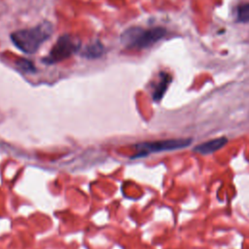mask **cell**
I'll return each mask as SVG.
<instances>
[{
  "label": "cell",
  "instance_id": "7",
  "mask_svg": "<svg viewBox=\"0 0 249 249\" xmlns=\"http://www.w3.org/2000/svg\"><path fill=\"white\" fill-rule=\"evenodd\" d=\"M82 53L88 58H96L104 53V47L99 41H96L95 43L87 46Z\"/></svg>",
  "mask_w": 249,
  "mask_h": 249
},
{
  "label": "cell",
  "instance_id": "9",
  "mask_svg": "<svg viewBox=\"0 0 249 249\" xmlns=\"http://www.w3.org/2000/svg\"><path fill=\"white\" fill-rule=\"evenodd\" d=\"M18 64V66L24 70V71H34L35 67L33 66V64L31 63V61L27 60V59H20L19 61L17 62Z\"/></svg>",
  "mask_w": 249,
  "mask_h": 249
},
{
  "label": "cell",
  "instance_id": "2",
  "mask_svg": "<svg viewBox=\"0 0 249 249\" xmlns=\"http://www.w3.org/2000/svg\"><path fill=\"white\" fill-rule=\"evenodd\" d=\"M165 34L166 30L162 27H154L149 29L131 27L123 33L121 39L126 48L141 50L152 47L161 40Z\"/></svg>",
  "mask_w": 249,
  "mask_h": 249
},
{
  "label": "cell",
  "instance_id": "3",
  "mask_svg": "<svg viewBox=\"0 0 249 249\" xmlns=\"http://www.w3.org/2000/svg\"><path fill=\"white\" fill-rule=\"evenodd\" d=\"M192 142L191 138H175V139H164L157 141L142 142L135 145V154L131 157L140 158L147 156L151 153H158L163 151H173L185 148Z\"/></svg>",
  "mask_w": 249,
  "mask_h": 249
},
{
  "label": "cell",
  "instance_id": "4",
  "mask_svg": "<svg viewBox=\"0 0 249 249\" xmlns=\"http://www.w3.org/2000/svg\"><path fill=\"white\" fill-rule=\"evenodd\" d=\"M80 48V42L69 34L62 35L53 45L48 56L43 60L45 63H54L69 57Z\"/></svg>",
  "mask_w": 249,
  "mask_h": 249
},
{
  "label": "cell",
  "instance_id": "6",
  "mask_svg": "<svg viewBox=\"0 0 249 249\" xmlns=\"http://www.w3.org/2000/svg\"><path fill=\"white\" fill-rule=\"evenodd\" d=\"M171 82V77L169 74L165 73V72H161L160 75V79L157 82V84L154 87V90H153V99L155 101H159L162 98L163 94L165 93L169 84Z\"/></svg>",
  "mask_w": 249,
  "mask_h": 249
},
{
  "label": "cell",
  "instance_id": "8",
  "mask_svg": "<svg viewBox=\"0 0 249 249\" xmlns=\"http://www.w3.org/2000/svg\"><path fill=\"white\" fill-rule=\"evenodd\" d=\"M236 18L240 22H249V3L242 4L237 8Z\"/></svg>",
  "mask_w": 249,
  "mask_h": 249
},
{
  "label": "cell",
  "instance_id": "5",
  "mask_svg": "<svg viewBox=\"0 0 249 249\" xmlns=\"http://www.w3.org/2000/svg\"><path fill=\"white\" fill-rule=\"evenodd\" d=\"M228 140L226 137H219L214 138L211 140H208L206 142H203L197 146L195 147V152L202 155H208L211 153H214L220 149H222L226 144Z\"/></svg>",
  "mask_w": 249,
  "mask_h": 249
},
{
  "label": "cell",
  "instance_id": "1",
  "mask_svg": "<svg viewBox=\"0 0 249 249\" xmlns=\"http://www.w3.org/2000/svg\"><path fill=\"white\" fill-rule=\"evenodd\" d=\"M53 33L50 22H43L37 26L16 31L11 34L14 45L25 53H34Z\"/></svg>",
  "mask_w": 249,
  "mask_h": 249
}]
</instances>
